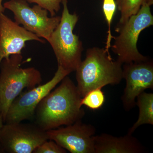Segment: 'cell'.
<instances>
[{
    "mask_svg": "<svg viewBox=\"0 0 153 153\" xmlns=\"http://www.w3.org/2000/svg\"><path fill=\"white\" fill-rule=\"evenodd\" d=\"M60 82L41 100L35 111L36 124L45 131L72 124L85 115L80 103L82 97L73 81L68 75Z\"/></svg>",
    "mask_w": 153,
    "mask_h": 153,
    "instance_id": "1",
    "label": "cell"
},
{
    "mask_svg": "<svg viewBox=\"0 0 153 153\" xmlns=\"http://www.w3.org/2000/svg\"><path fill=\"white\" fill-rule=\"evenodd\" d=\"M123 65L114 60L105 48L88 49L85 59L75 71L76 86L81 97L96 88L120 83L123 79Z\"/></svg>",
    "mask_w": 153,
    "mask_h": 153,
    "instance_id": "2",
    "label": "cell"
},
{
    "mask_svg": "<svg viewBox=\"0 0 153 153\" xmlns=\"http://www.w3.org/2000/svg\"><path fill=\"white\" fill-rule=\"evenodd\" d=\"M22 54L11 55L0 63V115L4 123L12 102L25 88L31 89L42 82L40 71L34 67L22 68Z\"/></svg>",
    "mask_w": 153,
    "mask_h": 153,
    "instance_id": "3",
    "label": "cell"
},
{
    "mask_svg": "<svg viewBox=\"0 0 153 153\" xmlns=\"http://www.w3.org/2000/svg\"><path fill=\"white\" fill-rule=\"evenodd\" d=\"M62 4L63 10L60 23L48 42L55 53L58 66L71 73L76 71L82 61L83 45L79 36L73 33L79 19L78 16L69 13L67 0Z\"/></svg>",
    "mask_w": 153,
    "mask_h": 153,
    "instance_id": "4",
    "label": "cell"
},
{
    "mask_svg": "<svg viewBox=\"0 0 153 153\" xmlns=\"http://www.w3.org/2000/svg\"><path fill=\"white\" fill-rule=\"evenodd\" d=\"M153 25V16L150 6L145 2L137 13L130 17L124 24L117 25L116 31L118 35L113 37L114 43L110 48L117 55L118 61L123 64L149 59L140 53L137 43L141 33Z\"/></svg>",
    "mask_w": 153,
    "mask_h": 153,
    "instance_id": "5",
    "label": "cell"
},
{
    "mask_svg": "<svg viewBox=\"0 0 153 153\" xmlns=\"http://www.w3.org/2000/svg\"><path fill=\"white\" fill-rule=\"evenodd\" d=\"M14 14L15 22L48 41L60 23L61 16L48 17V11L38 5L31 7L25 0H10L3 5Z\"/></svg>",
    "mask_w": 153,
    "mask_h": 153,
    "instance_id": "6",
    "label": "cell"
},
{
    "mask_svg": "<svg viewBox=\"0 0 153 153\" xmlns=\"http://www.w3.org/2000/svg\"><path fill=\"white\" fill-rule=\"evenodd\" d=\"M47 131L36 124H4L0 130V147L9 153H32L48 140Z\"/></svg>",
    "mask_w": 153,
    "mask_h": 153,
    "instance_id": "7",
    "label": "cell"
},
{
    "mask_svg": "<svg viewBox=\"0 0 153 153\" xmlns=\"http://www.w3.org/2000/svg\"><path fill=\"white\" fill-rule=\"evenodd\" d=\"M70 73L58 66L57 71L51 80L22 93L14 100L9 108L4 123L22 122L34 117L35 111L43 98L52 91L62 79Z\"/></svg>",
    "mask_w": 153,
    "mask_h": 153,
    "instance_id": "8",
    "label": "cell"
},
{
    "mask_svg": "<svg viewBox=\"0 0 153 153\" xmlns=\"http://www.w3.org/2000/svg\"><path fill=\"white\" fill-rule=\"evenodd\" d=\"M48 139L52 140L71 153H94V136L96 129L81 120L63 127L47 131Z\"/></svg>",
    "mask_w": 153,
    "mask_h": 153,
    "instance_id": "9",
    "label": "cell"
},
{
    "mask_svg": "<svg viewBox=\"0 0 153 153\" xmlns=\"http://www.w3.org/2000/svg\"><path fill=\"white\" fill-rule=\"evenodd\" d=\"M126 86L121 100L127 111L136 105L137 97L147 89L153 90V63L148 60L126 63L122 66Z\"/></svg>",
    "mask_w": 153,
    "mask_h": 153,
    "instance_id": "10",
    "label": "cell"
},
{
    "mask_svg": "<svg viewBox=\"0 0 153 153\" xmlns=\"http://www.w3.org/2000/svg\"><path fill=\"white\" fill-rule=\"evenodd\" d=\"M30 41L46 43L43 38L21 27L4 13H0V63L11 55L22 54L26 42Z\"/></svg>",
    "mask_w": 153,
    "mask_h": 153,
    "instance_id": "11",
    "label": "cell"
},
{
    "mask_svg": "<svg viewBox=\"0 0 153 153\" xmlns=\"http://www.w3.org/2000/svg\"><path fill=\"white\" fill-rule=\"evenodd\" d=\"M94 153H143L146 148L137 138L127 134L115 137L103 133L94 136Z\"/></svg>",
    "mask_w": 153,
    "mask_h": 153,
    "instance_id": "12",
    "label": "cell"
},
{
    "mask_svg": "<svg viewBox=\"0 0 153 153\" xmlns=\"http://www.w3.org/2000/svg\"><path fill=\"white\" fill-rule=\"evenodd\" d=\"M136 105L139 108L138 118L128 130L127 134H132L139 127L144 124L153 125V94L144 92L137 97Z\"/></svg>",
    "mask_w": 153,
    "mask_h": 153,
    "instance_id": "13",
    "label": "cell"
},
{
    "mask_svg": "<svg viewBox=\"0 0 153 153\" xmlns=\"http://www.w3.org/2000/svg\"><path fill=\"white\" fill-rule=\"evenodd\" d=\"M145 0H116L117 7L120 13L117 25L126 23L130 17L137 13Z\"/></svg>",
    "mask_w": 153,
    "mask_h": 153,
    "instance_id": "14",
    "label": "cell"
},
{
    "mask_svg": "<svg viewBox=\"0 0 153 153\" xmlns=\"http://www.w3.org/2000/svg\"><path fill=\"white\" fill-rule=\"evenodd\" d=\"M102 88L91 91L81 98V105H85L92 110L99 109L104 104L105 96Z\"/></svg>",
    "mask_w": 153,
    "mask_h": 153,
    "instance_id": "15",
    "label": "cell"
},
{
    "mask_svg": "<svg viewBox=\"0 0 153 153\" xmlns=\"http://www.w3.org/2000/svg\"><path fill=\"white\" fill-rule=\"evenodd\" d=\"M116 8L117 5L114 0H103L102 10L108 26L107 37L105 47V49L108 51H109V49L111 46V42L113 38L111 33V25Z\"/></svg>",
    "mask_w": 153,
    "mask_h": 153,
    "instance_id": "16",
    "label": "cell"
},
{
    "mask_svg": "<svg viewBox=\"0 0 153 153\" xmlns=\"http://www.w3.org/2000/svg\"><path fill=\"white\" fill-rule=\"evenodd\" d=\"M28 3H35L47 10L51 17L55 16L60 9V4L65 0H25Z\"/></svg>",
    "mask_w": 153,
    "mask_h": 153,
    "instance_id": "17",
    "label": "cell"
},
{
    "mask_svg": "<svg viewBox=\"0 0 153 153\" xmlns=\"http://www.w3.org/2000/svg\"><path fill=\"white\" fill-rule=\"evenodd\" d=\"M33 153H66V150L52 140H48L36 148Z\"/></svg>",
    "mask_w": 153,
    "mask_h": 153,
    "instance_id": "18",
    "label": "cell"
},
{
    "mask_svg": "<svg viewBox=\"0 0 153 153\" xmlns=\"http://www.w3.org/2000/svg\"><path fill=\"white\" fill-rule=\"evenodd\" d=\"M3 0H0V13H4L5 9L4 7V6L2 4Z\"/></svg>",
    "mask_w": 153,
    "mask_h": 153,
    "instance_id": "19",
    "label": "cell"
},
{
    "mask_svg": "<svg viewBox=\"0 0 153 153\" xmlns=\"http://www.w3.org/2000/svg\"><path fill=\"white\" fill-rule=\"evenodd\" d=\"M4 124V120H3L2 117L0 115V130H1V129L2 128Z\"/></svg>",
    "mask_w": 153,
    "mask_h": 153,
    "instance_id": "20",
    "label": "cell"
},
{
    "mask_svg": "<svg viewBox=\"0 0 153 153\" xmlns=\"http://www.w3.org/2000/svg\"><path fill=\"white\" fill-rule=\"evenodd\" d=\"M145 2L150 6H152L153 4V0H145Z\"/></svg>",
    "mask_w": 153,
    "mask_h": 153,
    "instance_id": "21",
    "label": "cell"
}]
</instances>
